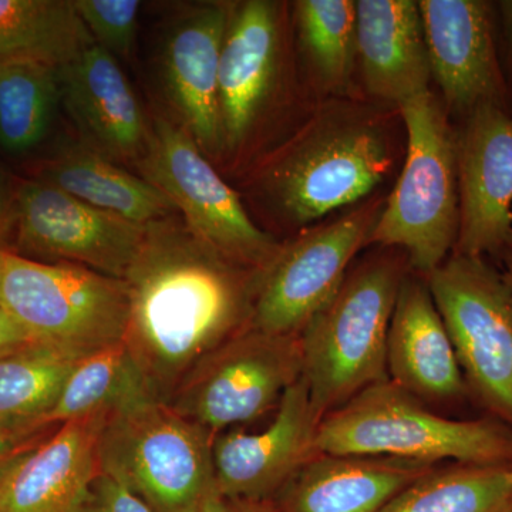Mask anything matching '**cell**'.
Listing matches in <instances>:
<instances>
[{
  "label": "cell",
  "mask_w": 512,
  "mask_h": 512,
  "mask_svg": "<svg viewBox=\"0 0 512 512\" xmlns=\"http://www.w3.org/2000/svg\"><path fill=\"white\" fill-rule=\"evenodd\" d=\"M264 272L229 261L174 217L151 222L123 281V343L158 402L201 360L251 326Z\"/></svg>",
  "instance_id": "obj_1"
},
{
  "label": "cell",
  "mask_w": 512,
  "mask_h": 512,
  "mask_svg": "<svg viewBox=\"0 0 512 512\" xmlns=\"http://www.w3.org/2000/svg\"><path fill=\"white\" fill-rule=\"evenodd\" d=\"M406 146L399 107L362 96L312 100L242 171V188L265 221L298 234L382 191Z\"/></svg>",
  "instance_id": "obj_2"
},
{
  "label": "cell",
  "mask_w": 512,
  "mask_h": 512,
  "mask_svg": "<svg viewBox=\"0 0 512 512\" xmlns=\"http://www.w3.org/2000/svg\"><path fill=\"white\" fill-rule=\"evenodd\" d=\"M299 333L302 379L320 419L387 377V336L407 256L376 247Z\"/></svg>",
  "instance_id": "obj_3"
},
{
  "label": "cell",
  "mask_w": 512,
  "mask_h": 512,
  "mask_svg": "<svg viewBox=\"0 0 512 512\" xmlns=\"http://www.w3.org/2000/svg\"><path fill=\"white\" fill-rule=\"evenodd\" d=\"M296 60L288 3L232 2L218 74L221 165L242 173L278 120L312 101Z\"/></svg>",
  "instance_id": "obj_4"
},
{
  "label": "cell",
  "mask_w": 512,
  "mask_h": 512,
  "mask_svg": "<svg viewBox=\"0 0 512 512\" xmlns=\"http://www.w3.org/2000/svg\"><path fill=\"white\" fill-rule=\"evenodd\" d=\"M316 453L429 464L512 466V430L493 420H450L389 379L320 420Z\"/></svg>",
  "instance_id": "obj_5"
},
{
  "label": "cell",
  "mask_w": 512,
  "mask_h": 512,
  "mask_svg": "<svg viewBox=\"0 0 512 512\" xmlns=\"http://www.w3.org/2000/svg\"><path fill=\"white\" fill-rule=\"evenodd\" d=\"M406 154L369 247L397 248L410 269L430 275L453 254L460 225L457 128L433 90L399 107Z\"/></svg>",
  "instance_id": "obj_6"
},
{
  "label": "cell",
  "mask_w": 512,
  "mask_h": 512,
  "mask_svg": "<svg viewBox=\"0 0 512 512\" xmlns=\"http://www.w3.org/2000/svg\"><path fill=\"white\" fill-rule=\"evenodd\" d=\"M0 308L36 342L87 357L123 342L126 282L86 266L5 251Z\"/></svg>",
  "instance_id": "obj_7"
},
{
  "label": "cell",
  "mask_w": 512,
  "mask_h": 512,
  "mask_svg": "<svg viewBox=\"0 0 512 512\" xmlns=\"http://www.w3.org/2000/svg\"><path fill=\"white\" fill-rule=\"evenodd\" d=\"M136 167L173 202L192 234L229 261L264 272L281 252L284 242L256 224L241 195L167 114L151 116L147 150Z\"/></svg>",
  "instance_id": "obj_8"
},
{
  "label": "cell",
  "mask_w": 512,
  "mask_h": 512,
  "mask_svg": "<svg viewBox=\"0 0 512 512\" xmlns=\"http://www.w3.org/2000/svg\"><path fill=\"white\" fill-rule=\"evenodd\" d=\"M214 439L170 404L148 400L107 417L101 473L119 478L154 512H183L215 487Z\"/></svg>",
  "instance_id": "obj_9"
},
{
  "label": "cell",
  "mask_w": 512,
  "mask_h": 512,
  "mask_svg": "<svg viewBox=\"0 0 512 512\" xmlns=\"http://www.w3.org/2000/svg\"><path fill=\"white\" fill-rule=\"evenodd\" d=\"M464 380L512 424V288L483 256L451 254L424 276Z\"/></svg>",
  "instance_id": "obj_10"
},
{
  "label": "cell",
  "mask_w": 512,
  "mask_h": 512,
  "mask_svg": "<svg viewBox=\"0 0 512 512\" xmlns=\"http://www.w3.org/2000/svg\"><path fill=\"white\" fill-rule=\"evenodd\" d=\"M386 198L383 191L376 192L284 242L262 274L252 328L299 335L338 293L356 255L369 247Z\"/></svg>",
  "instance_id": "obj_11"
},
{
  "label": "cell",
  "mask_w": 512,
  "mask_h": 512,
  "mask_svg": "<svg viewBox=\"0 0 512 512\" xmlns=\"http://www.w3.org/2000/svg\"><path fill=\"white\" fill-rule=\"evenodd\" d=\"M301 377L299 335L248 326L201 360L168 404L215 437L271 412Z\"/></svg>",
  "instance_id": "obj_12"
},
{
  "label": "cell",
  "mask_w": 512,
  "mask_h": 512,
  "mask_svg": "<svg viewBox=\"0 0 512 512\" xmlns=\"http://www.w3.org/2000/svg\"><path fill=\"white\" fill-rule=\"evenodd\" d=\"M146 228L77 200L53 185L20 178L13 254L69 262L124 279Z\"/></svg>",
  "instance_id": "obj_13"
},
{
  "label": "cell",
  "mask_w": 512,
  "mask_h": 512,
  "mask_svg": "<svg viewBox=\"0 0 512 512\" xmlns=\"http://www.w3.org/2000/svg\"><path fill=\"white\" fill-rule=\"evenodd\" d=\"M431 77L454 124L484 104L512 114L495 2L419 0Z\"/></svg>",
  "instance_id": "obj_14"
},
{
  "label": "cell",
  "mask_w": 512,
  "mask_h": 512,
  "mask_svg": "<svg viewBox=\"0 0 512 512\" xmlns=\"http://www.w3.org/2000/svg\"><path fill=\"white\" fill-rule=\"evenodd\" d=\"M232 2H200L178 9L165 23L157 49V76L167 114L184 128L212 164L221 165L218 74Z\"/></svg>",
  "instance_id": "obj_15"
},
{
  "label": "cell",
  "mask_w": 512,
  "mask_h": 512,
  "mask_svg": "<svg viewBox=\"0 0 512 512\" xmlns=\"http://www.w3.org/2000/svg\"><path fill=\"white\" fill-rule=\"evenodd\" d=\"M456 128L460 225L453 254L501 259L512 231V114L484 104Z\"/></svg>",
  "instance_id": "obj_16"
},
{
  "label": "cell",
  "mask_w": 512,
  "mask_h": 512,
  "mask_svg": "<svg viewBox=\"0 0 512 512\" xmlns=\"http://www.w3.org/2000/svg\"><path fill=\"white\" fill-rule=\"evenodd\" d=\"M320 417L305 380L282 396L274 421L259 433L222 431L212 443L215 487L241 500L265 501L281 493L316 454Z\"/></svg>",
  "instance_id": "obj_17"
},
{
  "label": "cell",
  "mask_w": 512,
  "mask_h": 512,
  "mask_svg": "<svg viewBox=\"0 0 512 512\" xmlns=\"http://www.w3.org/2000/svg\"><path fill=\"white\" fill-rule=\"evenodd\" d=\"M62 106L84 146L114 164H138L147 150L150 119L119 60L97 45L60 67Z\"/></svg>",
  "instance_id": "obj_18"
},
{
  "label": "cell",
  "mask_w": 512,
  "mask_h": 512,
  "mask_svg": "<svg viewBox=\"0 0 512 512\" xmlns=\"http://www.w3.org/2000/svg\"><path fill=\"white\" fill-rule=\"evenodd\" d=\"M109 414L60 424L10 468L0 480V512H87L101 473L100 436Z\"/></svg>",
  "instance_id": "obj_19"
},
{
  "label": "cell",
  "mask_w": 512,
  "mask_h": 512,
  "mask_svg": "<svg viewBox=\"0 0 512 512\" xmlns=\"http://www.w3.org/2000/svg\"><path fill=\"white\" fill-rule=\"evenodd\" d=\"M357 90L400 107L429 92L433 77L416 0H357Z\"/></svg>",
  "instance_id": "obj_20"
},
{
  "label": "cell",
  "mask_w": 512,
  "mask_h": 512,
  "mask_svg": "<svg viewBox=\"0 0 512 512\" xmlns=\"http://www.w3.org/2000/svg\"><path fill=\"white\" fill-rule=\"evenodd\" d=\"M390 382L430 402L456 400L466 380L426 278L404 276L387 336Z\"/></svg>",
  "instance_id": "obj_21"
},
{
  "label": "cell",
  "mask_w": 512,
  "mask_h": 512,
  "mask_svg": "<svg viewBox=\"0 0 512 512\" xmlns=\"http://www.w3.org/2000/svg\"><path fill=\"white\" fill-rule=\"evenodd\" d=\"M433 470L386 457L316 454L282 488V512H380Z\"/></svg>",
  "instance_id": "obj_22"
},
{
  "label": "cell",
  "mask_w": 512,
  "mask_h": 512,
  "mask_svg": "<svg viewBox=\"0 0 512 512\" xmlns=\"http://www.w3.org/2000/svg\"><path fill=\"white\" fill-rule=\"evenodd\" d=\"M32 178L143 227L178 215L173 202L153 184L128 173L84 144L59 148L37 164Z\"/></svg>",
  "instance_id": "obj_23"
},
{
  "label": "cell",
  "mask_w": 512,
  "mask_h": 512,
  "mask_svg": "<svg viewBox=\"0 0 512 512\" xmlns=\"http://www.w3.org/2000/svg\"><path fill=\"white\" fill-rule=\"evenodd\" d=\"M303 87L312 100L360 96L356 0H298L291 6Z\"/></svg>",
  "instance_id": "obj_24"
},
{
  "label": "cell",
  "mask_w": 512,
  "mask_h": 512,
  "mask_svg": "<svg viewBox=\"0 0 512 512\" xmlns=\"http://www.w3.org/2000/svg\"><path fill=\"white\" fill-rule=\"evenodd\" d=\"M93 45L73 0H0V66H64Z\"/></svg>",
  "instance_id": "obj_25"
},
{
  "label": "cell",
  "mask_w": 512,
  "mask_h": 512,
  "mask_svg": "<svg viewBox=\"0 0 512 512\" xmlns=\"http://www.w3.org/2000/svg\"><path fill=\"white\" fill-rule=\"evenodd\" d=\"M157 400L124 343L87 356L73 370L43 423L59 424L96 413H116Z\"/></svg>",
  "instance_id": "obj_26"
},
{
  "label": "cell",
  "mask_w": 512,
  "mask_h": 512,
  "mask_svg": "<svg viewBox=\"0 0 512 512\" xmlns=\"http://www.w3.org/2000/svg\"><path fill=\"white\" fill-rule=\"evenodd\" d=\"M60 67L37 62L0 66V148L10 156L29 154L49 136L62 106Z\"/></svg>",
  "instance_id": "obj_27"
},
{
  "label": "cell",
  "mask_w": 512,
  "mask_h": 512,
  "mask_svg": "<svg viewBox=\"0 0 512 512\" xmlns=\"http://www.w3.org/2000/svg\"><path fill=\"white\" fill-rule=\"evenodd\" d=\"M511 466H473L429 471L380 512H511Z\"/></svg>",
  "instance_id": "obj_28"
},
{
  "label": "cell",
  "mask_w": 512,
  "mask_h": 512,
  "mask_svg": "<svg viewBox=\"0 0 512 512\" xmlns=\"http://www.w3.org/2000/svg\"><path fill=\"white\" fill-rule=\"evenodd\" d=\"M83 359L42 342L0 356V420L43 423Z\"/></svg>",
  "instance_id": "obj_29"
},
{
  "label": "cell",
  "mask_w": 512,
  "mask_h": 512,
  "mask_svg": "<svg viewBox=\"0 0 512 512\" xmlns=\"http://www.w3.org/2000/svg\"><path fill=\"white\" fill-rule=\"evenodd\" d=\"M74 9L94 45L117 60L130 59L136 46L141 2L138 0H73Z\"/></svg>",
  "instance_id": "obj_30"
},
{
  "label": "cell",
  "mask_w": 512,
  "mask_h": 512,
  "mask_svg": "<svg viewBox=\"0 0 512 512\" xmlns=\"http://www.w3.org/2000/svg\"><path fill=\"white\" fill-rule=\"evenodd\" d=\"M59 426L40 421L0 420V480L30 451L49 439Z\"/></svg>",
  "instance_id": "obj_31"
},
{
  "label": "cell",
  "mask_w": 512,
  "mask_h": 512,
  "mask_svg": "<svg viewBox=\"0 0 512 512\" xmlns=\"http://www.w3.org/2000/svg\"><path fill=\"white\" fill-rule=\"evenodd\" d=\"M87 512H154L127 484L100 473L94 481Z\"/></svg>",
  "instance_id": "obj_32"
},
{
  "label": "cell",
  "mask_w": 512,
  "mask_h": 512,
  "mask_svg": "<svg viewBox=\"0 0 512 512\" xmlns=\"http://www.w3.org/2000/svg\"><path fill=\"white\" fill-rule=\"evenodd\" d=\"M19 180L0 164V251L12 252L15 242Z\"/></svg>",
  "instance_id": "obj_33"
},
{
  "label": "cell",
  "mask_w": 512,
  "mask_h": 512,
  "mask_svg": "<svg viewBox=\"0 0 512 512\" xmlns=\"http://www.w3.org/2000/svg\"><path fill=\"white\" fill-rule=\"evenodd\" d=\"M183 512H274V510L268 507L265 501L227 497L214 487Z\"/></svg>",
  "instance_id": "obj_34"
},
{
  "label": "cell",
  "mask_w": 512,
  "mask_h": 512,
  "mask_svg": "<svg viewBox=\"0 0 512 512\" xmlns=\"http://www.w3.org/2000/svg\"><path fill=\"white\" fill-rule=\"evenodd\" d=\"M501 63L512 92V0L495 2Z\"/></svg>",
  "instance_id": "obj_35"
},
{
  "label": "cell",
  "mask_w": 512,
  "mask_h": 512,
  "mask_svg": "<svg viewBox=\"0 0 512 512\" xmlns=\"http://www.w3.org/2000/svg\"><path fill=\"white\" fill-rule=\"evenodd\" d=\"M32 342L36 340L30 338L28 333L0 308V356L15 352Z\"/></svg>",
  "instance_id": "obj_36"
},
{
  "label": "cell",
  "mask_w": 512,
  "mask_h": 512,
  "mask_svg": "<svg viewBox=\"0 0 512 512\" xmlns=\"http://www.w3.org/2000/svg\"><path fill=\"white\" fill-rule=\"evenodd\" d=\"M501 262H503V274L504 278L507 279L508 284H510L512 288V252L505 251L504 255L501 256Z\"/></svg>",
  "instance_id": "obj_37"
},
{
  "label": "cell",
  "mask_w": 512,
  "mask_h": 512,
  "mask_svg": "<svg viewBox=\"0 0 512 512\" xmlns=\"http://www.w3.org/2000/svg\"><path fill=\"white\" fill-rule=\"evenodd\" d=\"M3 252H5V251H0V282H2Z\"/></svg>",
  "instance_id": "obj_38"
},
{
  "label": "cell",
  "mask_w": 512,
  "mask_h": 512,
  "mask_svg": "<svg viewBox=\"0 0 512 512\" xmlns=\"http://www.w3.org/2000/svg\"><path fill=\"white\" fill-rule=\"evenodd\" d=\"M507 249L508 251L512 252V231L510 232V235H508L507 238Z\"/></svg>",
  "instance_id": "obj_39"
},
{
  "label": "cell",
  "mask_w": 512,
  "mask_h": 512,
  "mask_svg": "<svg viewBox=\"0 0 512 512\" xmlns=\"http://www.w3.org/2000/svg\"><path fill=\"white\" fill-rule=\"evenodd\" d=\"M510 478H511V481H512V466L510 468Z\"/></svg>",
  "instance_id": "obj_40"
},
{
  "label": "cell",
  "mask_w": 512,
  "mask_h": 512,
  "mask_svg": "<svg viewBox=\"0 0 512 512\" xmlns=\"http://www.w3.org/2000/svg\"><path fill=\"white\" fill-rule=\"evenodd\" d=\"M512 512V511H511Z\"/></svg>",
  "instance_id": "obj_41"
}]
</instances>
